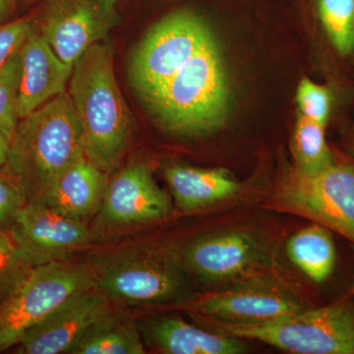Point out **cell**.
<instances>
[{"mask_svg": "<svg viewBox=\"0 0 354 354\" xmlns=\"http://www.w3.org/2000/svg\"><path fill=\"white\" fill-rule=\"evenodd\" d=\"M19 55L17 115L22 120L65 92L74 67L64 64L41 34L34 31L26 39Z\"/></svg>", "mask_w": 354, "mask_h": 354, "instance_id": "cell-14", "label": "cell"}, {"mask_svg": "<svg viewBox=\"0 0 354 354\" xmlns=\"http://www.w3.org/2000/svg\"><path fill=\"white\" fill-rule=\"evenodd\" d=\"M28 2H36L41 1V0H27ZM104 1L108 2V3L111 4V6H115L116 1L118 0H104Z\"/></svg>", "mask_w": 354, "mask_h": 354, "instance_id": "cell-30", "label": "cell"}, {"mask_svg": "<svg viewBox=\"0 0 354 354\" xmlns=\"http://www.w3.org/2000/svg\"><path fill=\"white\" fill-rule=\"evenodd\" d=\"M17 0H0V24L6 23L7 18L12 13Z\"/></svg>", "mask_w": 354, "mask_h": 354, "instance_id": "cell-29", "label": "cell"}, {"mask_svg": "<svg viewBox=\"0 0 354 354\" xmlns=\"http://www.w3.org/2000/svg\"><path fill=\"white\" fill-rule=\"evenodd\" d=\"M84 156L80 122L68 92H64L18 123L7 165L24 189L27 202H32Z\"/></svg>", "mask_w": 354, "mask_h": 354, "instance_id": "cell-2", "label": "cell"}, {"mask_svg": "<svg viewBox=\"0 0 354 354\" xmlns=\"http://www.w3.org/2000/svg\"><path fill=\"white\" fill-rule=\"evenodd\" d=\"M291 151L295 169L304 174H317L335 162L326 140L325 127L301 114L293 131Z\"/></svg>", "mask_w": 354, "mask_h": 354, "instance_id": "cell-21", "label": "cell"}, {"mask_svg": "<svg viewBox=\"0 0 354 354\" xmlns=\"http://www.w3.org/2000/svg\"><path fill=\"white\" fill-rule=\"evenodd\" d=\"M27 267L21 261L11 235L0 230V292L13 288L25 274Z\"/></svg>", "mask_w": 354, "mask_h": 354, "instance_id": "cell-26", "label": "cell"}, {"mask_svg": "<svg viewBox=\"0 0 354 354\" xmlns=\"http://www.w3.org/2000/svg\"><path fill=\"white\" fill-rule=\"evenodd\" d=\"M95 286L92 272L65 260L31 268L0 304V353L72 295Z\"/></svg>", "mask_w": 354, "mask_h": 354, "instance_id": "cell-6", "label": "cell"}, {"mask_svg": "<svg viewBox=\"0 0 354 354\" xmlns=\"http://www.w3.org/2000/svg\"><path fill=\"white\" fill-rule=\"evenodd\" d=\"M257 256L258 246L253 237L241 232L199 239L185 253L191 269L202 278L213 281L244 274L252 267Z\"/></svg>", "mask_w": 354, "mask_h": 354, "instance_id": "cell-16", "label": "cell"}, {"mask_svg": "<svg viewBox=\"0 0 354 354\" xmlns=\"http://www.w3.org/2000/svg\"><path fill=\"white\" fill-rule=\"evenodd\" d=\"M95 286L109 299L129 305L180 301L183 277L174 266L140 249H125L93 260Z\"/></svg>", "mask_w": 354, "mask_h": 354, "instance_id": "cell-8", "label": "cell"}, {"mask_svg": "<svg viewBox=\"0 0 354 354\" xmlns=\"http://www.w3.org/2000/svg\"><path fill=\"white\" fill-rule=\"evenodd\" d=\"M351 153H353V157H354V136H353V140H351Z\"/></svg>", "mask_w": 354, "mask_h": 354, "instance_id": "cell-31", "label": "cell"}, {"mask_svg": "<svg viewBox=\"0 0 354 354\" xmlns=\"http://www.w3.org/2000/svg\"><path fill=\"white\" fill-rule=\"evenodd\" d=\"M9 230L21 261L31 268L64 260L85 246L90 236L84 221L39 202L26 203Z\"/></svg>", "mask_w": 354, "mask_h": 354, "instance_id": "cell-9", "label": "cell"}, {"mask_svg": "<svg viewBox=\"0 0 354 354\" xmlns=\"http://www.w3.org/2000/svg\"><path fill=\"white\" fill-rule=\"evenodd\" d=\"M319 18L335 50L342 55L354 50V0H317Z\"/></svg>", "mask_w": 354, "mask_h": 354, "instance_id": "cell-22", "label": "cell"}, {"mask_svg": "<svg viewBox=\"0 0 354 354\" xmlns=\"http://www.w3.org/2000/svg\"><path fill=\"white\" fill-rule=\"evenodd\" d=\"M20 71L19 53L0 68V129L12 140L19 120L17 97Z\"/></svg>", "mask_w": 354, "mask_h": 354, "instance_id": "cell-23", "label": "cell"}, {"mask_svg": "<svg viewBox=\"0 0 354 354\" xmlns=\"http://www.w3.org/2000/svg\"><path fill=\"white\" fill-rule=\"evenodd\" d=\"M177 207L183 211H194L234 196L241 184L223 169L172 165L165 171Z\"/></svg>", "mask_w": 354, "mask_h": 354, "instance_id": "cell-18", "label": "cell"}, {"mask_svg": "<svg viewBox=\"0 0 354 354\" xmlns=\"http://www.w3.org/2000/svg\"><path fill=\"white\" fill-rule=\"evenodd\" d=\"M186 304L195 314L237 323L263 322L302 310L285 291L263 283L236 286Z\"/></svg>", "mask_w": 354, "mask_h": 354, "instance_id": "cell-12", "label": "cell"}, {"mask_svg": "<svg viewBox=\"0 0 354 354\" xmlns=\"http://www.w3.org/2000/svg\"><path fill=\"white\" fill-rule=\"evenodd\" d=\"M68 94L82 129L86 158L106 174L113 171L129 146L132 122L109 44H94L74 65Z\"/></svg>", "mask_w": 354, "mask_h": 354, "instance_id": "cell-1", "label": "cell"}, {"mask_svg": "<svg viewBox=\"0 0 354 354\" xmlns=\"http://www.w3.org/2000/svg\"><path fill=\"white\" fill-rule=\"evenodd\" d=\"M140 332L155 348L167 354H239L246 348L241 339L200 329L178 317L153 319Z\"/></svg>", "mask_w": 354, "mask_h": 354, "instance_id": "cell-17", "label": "cell"}, {"mask_svg": "<svg viewBox=\"0 0 354 354\" xmlns=\"http://www.w3.org/2000/svg\"><path fill=\"white\" fill-rule=\"evenodd\" d=\"M212 39L208 26L196 13L169 14L135 50L130 64L133 86L144 99H150Z\"/></svg>", "mask_w": 354, "mask_h": 354, "instance_id": "cell-7", "label": "cell"}, {"mask_svg": "<svg viewBox=\"0 0 354 354\" xmlns=\"http://www.w3.org/2000/svg\"><path fill=\"white\" fill-rule=\"evenodd\" d=\"M32 31L31 21L26 18L0 24V68L19 53Z\"/></svg>", "mask_w": 354, "mask_h": 354, "instance_id": "cell-27", "label": "cell"}, {"mask_svg": "<svg viewBox=\"0 0 354 354\" xmlns=\"http://www.w3.org/2000/svg\"><path fill=\"white\" fill-rule=\"evenodd\" d=\"M102 221L115 225L145 223L169 215L171 202L145 165L130 164L106 186Z\"/></svg>", "mask_w": 354, "mask_h": 354, "instance_id": "cell-13", "label": "cell"}, {"mask_svg": "<svg viewBox=\"0 0 354 354\" xmlns=\"http://www.w3.org/2000/svg\"><path fill=\"white\" fill-rule=\"evenodd\" d=\"M12 139L3 130L0 129V167H4L8 162Z\"/></svg>", "mask_w": 354, "mask_h": 354, "instance_id": "cell-28", "label": "cell"}, {"mask_svg": "<svg viewBox=\"0 0 354 354\" xmlns=\"http://www.w3.org/2000/svg\"><path fill=\"white\" fill-rule=\"evenodd\" d=\"M269 206L308 218L354 243V165L335 162L313 174L290 167Z\"/></svg>", "mask_w": 354, "mask_h": 354, "instance_id": "cell-5", "label": "cell"}, {"mask_svg": "<svg viewBox=\"0 0 354 354\" xmlns=\"http://www.w3.org/2000/svg\"><path fill=\"white\" fill-rule=\"evenodd\" d=\"M94 288L72 295L28 330L19 342V353H69L86 330L109 310V298Z\"/></svg>", "mask_w": 354, "mask_h": 354, "instance_id": "cell-11", "label": "cell"}, {"mask_svg": "<svg viewBox=\"0 0 354 354\" xmlns=\"http://www.w3.org/2000/svg\"><path fill=\"white\" fill-rule=\"evenodd\" d=\"M69 353L143 354L145 348L135 324L109 309L86 330Z\"/></svg>", "mask_w": 354, "mask_h": 354, "instance_id": "cell-19", "label": "cell"}, {"mask_svg": "<svg viewBox=\"0 0 354 354\" xmlns=\"http://www.w3.org/2000/svg\"><path fill=\"white\" fill-rule=\"evenodd\" d=\"M26 203L27 198L19 181L12 174H0V230H10Z\"/></svg>", "mask_w": 354, "mask_h": 354, "instance_id": "cell-25", "label": "cell"}, {"mask_svg": "<svg viewBox=\"0 0 354 354\" xmlns=\"http://www.w3.org/2000/svg\"><path fill=\"white\" fill-rule=\"evenodd\" d=\"M209 330L297 354H354V308L346 301L263 322L237 323L195 314Z\"/></svg>", "mask_w": 354, "mask_h": 354, "instance_id": "cell-4", "label": "cell"}, {"mask_svg": "<svg viewBox=\"0 0 354 354\" xmlns=\"http://www.w3.org/2000/svg\"><path fill=\"white\" fill-rule=\"evenodd\" d=\"M115 20L114 6L104 0H50L41 34L64 64L73 66L108 35Z\"/></svg>", "mask_w": 354, "mask_h": 354, "instance_id": "cell-10", "label": "cell"}, {"mask_svg": "<svg viewBox=\"0 0 354 354\" xmlns=\"http://www.w3.org/2000/svg\"><path fill=\"white\" fill-rule=\"evenodd\" d=\"M297 102L300 114L304 118L326 127L332 108V94L325 86L302 79L297 92Z\"/></svg>", "mask_w": 354, "mask_h": 354, "instance_id": "cell-24", "label": "cell"}, {"mask_svg": "<svg viewBox=\"0 0 354 354\" xmlns=\"http://www.w3.org/2000/svg\"><path fill=\"white\" fill-rule=\"evenodd\" d=\"M106 174L86 156L79 158L57 177L37 201L62 215L84 221L95 213L104 201Z\"/></svg>", "mask_w": 354, "mask_h": 354, "instance_id": "cell-15", "label": "cell"}, {"mask_svg": "<svg viewBox=\"0 0 354 354\" xmlns=\"http://www.w3.org/2000/svg\"><path fill=\"white\" fill-rule=\"evenodd\" d=\"M228 97L225 64L212 39L146 102L167 130L194 136L223 124Z\"/></svg>", "mask_w": 354, "mask_h": 354, "instance_id": "cell-3", "label": "cell"}, {"mask_svg": "<svg viewBox=\"0 0 354 354\" xmlns=\"http://www.w3.org/2000/svg\"><path fill=\"white\" fill-rule=\"evenodd\" d=\"M288 258L314 283L329 279L335 266V248L329 230L319 223L295 232L286 243Z\"/></svg>", "mask_w": 354, "mask_h": 354, "instance_id": "cell-20", "label": "cell"}]
</instances>
